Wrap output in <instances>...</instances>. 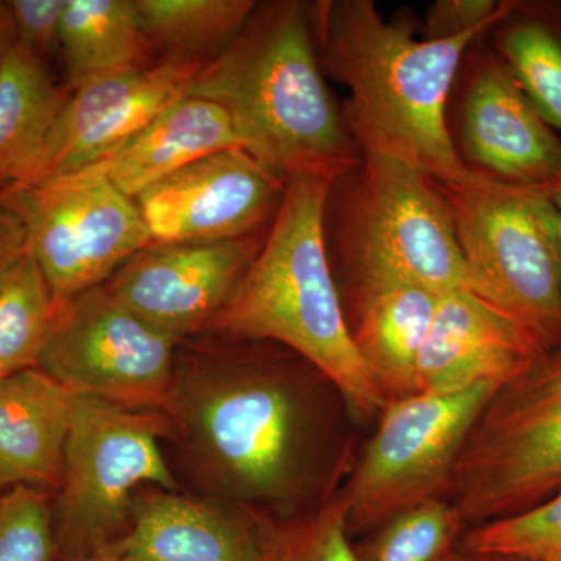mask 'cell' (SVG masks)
Listing matches in <instances>:
<instances>
[{
	"label": "cell",
	"mask_w": 561,
	"mask_h": 561,
	"mask_svg": "<svg viewBox=\"0 0 561 561\" xmlns=\"http://www.w3.org/2000/svg\"><path fill=\"white\" fill-rule=\"evenodd\" d=\"M57 309L24 234L0 254V379L38 367Z\"/></svg>",
	"instance_id": "25"
},
{
	"label": "cell",
	"mask_w": 561,
	"mask_h": 561,
	"mask_svg": "<svg viewBox=\"0 0 561 561\" xmlns=\"http://www.w3.org/2000/svg\"><path fill=\"white\" fill-rule=\"evenodd\" d=\"M68 95L49 66L13 47L0 68V194L31 183Z\"/></svg>",
	"instance_id": "21"
},
{
	"label": "cell",
	"mask_w": 561,
	"mask_h": 561,
	"mask_svg": "<svg viewBox=\"0 0 561 561\" xmlns=\"http://www.w3.org/2000/svg\"><path fill=\"white\" fill-rule=\"evenodd\" d=\"M171 432L165 412L76 397L65 479L54 496L57 560L105 552L127 530L140 485L180 491L161 449Z\"/></svg>",
	"instance_id": "7"
},
{
	"label": "cell",
	"mask_w": 561,
	"mask_h": 561,
	"mask_svg": "<svg viewBox=\"0 0 561 561\" xmlns=\"http://www.w3.org/2000/svg\"><path fill=\"white\" fill-rule=\"evenodd\" d=\"M451 214L468 289L515 320L542 351L561 346V257L551 191L468 171L435 181Z\"/></svg>",
	"instance_id": "5"
},
{
	"label": "cell",
	"mask_w": 561,
	"mask_h": 561,
	"mask_svg": "<svg viewBox=\"0 0 561 561\" xmlns=\"http://www.w3.org/2000/svg\"><path fill=\"white\" fill-rule=\"evenodd\" d=\"M545 353L500 309L461 287L443 291L416 364V393L501 389Z\"/></svg>",
	"instance_id": "16"
},
{
	"label": "cell",
	"mask_w": 561,
	"mask_h": 561,
	"mask_svg": "<svg viewBox=\"0 0 561 561\" xmlns=\"http://www.w3.org/2000/svg\"><path fill=\"white\" fill-rule=\"evenodd\" d=\"M334 181L316 173L287 181L256 257L205 334L284 346L370 416L387 401L354 345L332 276L327 205Z\"/></svg>",
	"instance_id": "4"
},
{
	"label": "cell",
	"mask_w": 561,
	"mask_h": 561,
	"mask_svg": "<svg viewBox=\"0 0 561 561\" xmlns=\"http://www.w3.org/2000/svg\"><path fill=\"white\" fill-rule=\"evenodd\" d=\"M190 98L227 111L242 149L283 180H337L360 161L324 80L311 3H257L230 46L198 69Z\"/></svg>",
	"instance_id": "3"
},
{
	"label": "cell",
	"mask_w": 561,
	"mask_h": 561,
	"mask_svg": "<svg viewBox=\"0 0 561 561\" xmlns=\"http://www.w3.org/2000/svg\"><path fill=\"white\" fill-rule=\"evenodd\" d=\"M179 345L102 284L58 306L38 367L76 397L165 412Z\"/></svg>",
	"instance_id": "11"
},
{
	"label": "cell",
	"mask_w": 561,
	"mask_h": 561,
	"mask_svg": "<svg viewBox=\"0 0 561 561\" xmlns=\"http://www.w3.org/2000/svg\"><path fill=\"white\" fill-rule=\"evenodd\" d=\"M54 494L16 486L0 496V561H55Z\"/></svg>",
	"instance_id": "29"
},
{
	"label": "cell",
	"mask_w": 561,
	"mask_h": 561,
	"mask_svg": "<svg viewBox=\"0 0 561 561\" xmlns=\"http://www.w3.org/2000/svg\"><path fill=\"white\" fill-rule=\"evenodd\" d=\"M249 515L260 546L257 561H360L350 542L342 494L297 516Z\"/></svg>",
	"instance_id": "26"
},
{
	"label": "cell",
	"mask_w": 561,
	"mask_h": 561,
	"mask_svg": "<svg viewBox=\"0 0 561 561\" xmlns=\"http://www.w3.org/2000/svg\"><path fill=\"white\" fill-rule=\"evenodd\" d=\"M256 238L151 242L105 283L116 300L176 343L205 334L256 257Z\"/></svg>",
	"instance_id": "14"
},
{
	"label": "cell",
	"mask_w": 561,
	"mask_h": 561,
	"mask_svg": "<svg viewBox=\"0 0 561 561\" xmlns=\"http://www.w3.org/2000/svg\"><path fill=\"white\" fill-rule=\"evenodd\" d=\"M275 343L202 334L176 346L171 437L213 501L245 513L305 489L309 419Z\"/></svg>",
	"instance_id": "1"
},
{
	"label": "cell",
	"mask_w": 561,
	"mask_h": 561,
	"mask_svg": "<svg viewBox=\"0 0 561 561\" xmlns=\"http://www.w3.org/2000/svg\"><path fill=\"white\" fill-rule=\"evenodd\" d=\"M561 490V346L493 394L454 471V507L470 526L530 511Z\"/></svg>",
	"instance_id": "8"
},
{
	"label": "cell",
	"mask_w": 561,
	"mask_h": 561,
	"mask_svg": "<svg viewBox=\"0 0 561 561\" xmlns=\"http://www.w3.org/2000/svg\"><path fill=\"white\" fill-rule=\"evenodd\" d=\"M136 494L127 530L102 553L119 561H257L249 513L179 491Z\"/></svg>",
	"instance_id": "17"
},
{
	"label": "cell",
	"mask_w": 561,
	"mask_h": 561,
	"mask_svg": "<svg viewBox=\"0 0 561 561\" xmlns=\"http://www.w3.org/2000/svg\"><path fill=\"white\" fill-rule=\"evenodd\" d=\"M463 549L467 556L561 561V490L530 511L471 527Z\"/></svg>",
	"instance_id": "28"
},
{
	"label": "cell",
	"mask_w": 561,
	"mask_h": 561,
	"mask_svg": "<svg viewBox=\"0 0 561 561\" xmlns=\"http://www.w3.org/2000/svg\"><path fill=\"white\" fill-rule=\"evenodd\" d=\"M22 238H24V230H22L20 219L0 198V254L13 243L21 241Z\"/></svg>",
	"instance_id": "32"
},
{
	"label": "cell",
	"mask_w": 561,
	"mask_h": 561,
	"mask_svg": "<svg viewBox=\"0 0 561 561\" xmlns=\"http://www.w3.org/2000/svg\"><path fill=\"white\" fill-rule=\"evenodd\" d=\"M497 390L481 383L387 401L342 494L350 530L381 527L397 513L451 490L460 454Z\"/></svg>",
	"instance_id": "9"
},
{
	"label": "cell",
	"mask_w": 561,
	"mask_h": 561,
	"mask_svg": "<svg viewBox=\"0 0 561 561\" xmlns=\"http://www.w3.org/2000/svg\"><path fill=\"white\" fill-rule=\"evenodd\" d=\"M501 0H437L426 11L423 39L483 35L500 13Z\"/></svg>",
	"instance_id": "31"
},
{
	"label": "cell",
	"mask_w": 561,
	"mask_h": 561,
	"mask_svg": "<svg viewBox=\"0 0 561 561\" xmlns=\"http://www.w3.org/2000/svg\"><path fill=\"white\" fill-rule=\"evenodd\" d=\"M232 147L241 144L227 111L205 99L184 98L92 168L136 198L191 162Z\"/></svg>",
	"instance_id": "20"
},
{
	"label": "cell",
	"mask_w": 561,
	"mask_h": 561,
	"mask_svg": "<svg viewBox=\"0 0 561 561\" xmlns=\"http://www.w3.org/2000/svg\"><path fill=\"white\" fill-rule=\"evenodd\" d=\"M321 69L346 87V127L360 151L415 165L434 181L467 173L448 128L449 98L482 35L431 41L387 22L371 0L311 3Z\"/></svg>",
	"instance_id": "2"
},
{
	"label": "cell",
	"mask_w": 561,
	"mask_h": 561,
	"mask_svg": "<svg viewBox=\"0 0 561 561\" xmlns=\"http://www.w3.org/2000/svg\"><path fill=\"white\" fill-rule=\"evenodd\" d=\"M68 0H10L16 46L49 66L60 51L58 36Z\"/></svg>",
	"instance_id": "30"
},
{
	"label": "cell",
	"mask_w": 561,
	"mask_h": 561,
	"mask_svg": "<svg viewBox=\"0 0 561 561\" xmlns=\"http://www.w3.org/2000/svg\"><path fill=\"white\" fill-rule=\"evenodd\" d=\"M253 0H135L140 32L160 60L203 66L236 39Z\"/></svg>",
	"instance_id": "24"
},
{
	"label": "cell",
	"mask_w": 561,
	"mask_h": 561,
	"mask_svg": "<svg viewBox=\"0 0 561 561\" xmlns=\"http://www.w3.org/2000/svg\"><path fill=\"white\" fill-rule=\"evenodd\" d=\"M287 181L242 147L216 151L135 198L153 242L254 238L272 224Z\"/></svg>",
	"instance_id": "13"
},
{
	"label": "cell",
	"mask_w": 561,
	"mask_h": 561,
	"mask_svg": "<svg viewBox=\"0 0 561 561\" xmlns=\"http://www.w3.org/2000/svg\"><path fill=\"white\" fill-rule=\"evenodd\" d=\"M55 302L108 283L151 239L135 198L99 169L2 192Z\"/></svg>",
	"instance_id": "10"
},
{
	"label": "cell",
	"mask_w": 561,
	"mask_h": 561,
	"mask_svg": "<svg viewBox=\"0 0 561 561\" xmlns=\"http://www.w3.org/2000/svg\"><path fill=\"white\" fill-rule=\"evenodd\" d=\"M438 561H470V560H468V557L465 556V553L457 552L456 549H453V551L445 553V556H443L442 559Z\"/></svg>",
	"instance_id": "37"
},
{
	"label": "cell",
	"mask_w": 561,
	"mask_h": 561,
	"mask_svg": "<svg viewBox=\"0 0 561 561\" xmlns=\"http://www.w3.org/2000/svg\"><path fill=\"white\" fill-rule=\"evenodd\" d=\"M201 68L158 60L70 87L28 184L84 171L105 160L162 111L190 98Z\"/></svg>",
	"instance_id": "15"
},
{
	"label": "cell",
	"mask_w": 561,
	"mask_h": 561,
	"mask_svg": "<svg viewBox=\"0 0 561 561\" xmlns=\"http://www.w3.org/2000/svg\"><path fill=\"white\" fill-rule=\"evenodd\" d=\"M334 239L356 283L405 280L443 294L467 287L448 205L409 162L373 151L332 183Z\"/></svg>",
	"instance_id": "6"
},
{
	"label": "cell",
	"mask_w": 561,
	"mask_h": 561,
	"mask_svg": "<svg viewBox=\"0 0 561 561\" xmlns=\"http://www.w3.org/2000/svg\"><path fill=\"white\" fill-rule=\"evenodd\" d=\"M14 46H16V36H14L10 2L0 0V68Z\"/></svg>",
	"instance_id": "33"
},
{
	"label": "cell",
	"mask_w": 561,
	"mask_h": 561,
	"mask_svg": "<svg viewBox=\"0 0 561 561\" xmlns=\"http://www.w3.org/2000/svg\"><path fill=\"white\" fill-rule=\"evenodd\" d=\"M467 556V553H465ZM470 561H531L526 559H518V557H504V556H467Z\"/></svg>",
	"instance_id": "35"
},
{
	"label": "cell",
	"mask_w": 561,
	"mask_h": 561,
	"mask_svg": "<svg viewBox=\"0 0 561 561\" xmlns=\"http://www.w3.org/2000/svg\"><path fill=\"white\" fill-rule=\"evenodd\" d=\"M57 561H119V560L114 559V557L106 556V553H98V556L79 557V559H66V560H57Z\"/></svg>",
	"instance_id": "36"
},
{
	"label": "cell",
	"mask_w": 561,
	"mask_h": 561,
	"mask_svg": "<svg viewBox=\"0 0 561 561\" xmlns=\"http://www.w3.org/2000/svg\"><path fill=\"white\" fill-rule=\"evenodd\" d=\"M58 46L69 88L149 62L135 0H68Z\"/></svg>",
	"instance_id": "23"
},
{
	"label": "cell",
	"mask_w": 561,
	"mask_h": 561,
	"mask_svg": "<svg viewBox=\"0 0 561 561\" xmlns=\"http://www.w3.org/2000/svg\"><path fill=\"white\" fill-rule=\"evenodd\" d=\"M553 206H556L557 213V232H559V245H560V257H561V180L557 183V186L551 191Z\"/></svg>",
	"instance_id": "34"
},
{
	"label": "cell",
	"mask_w": 561,
	"mask_h": 561,
	"mask_svg": "<svg viewBox=\"0 0 561 561\" xmlns=\"http://www.w3.org/2000/svg\"><path fill=\"white\" fill-rule=\"evenodd\" d=\"M463 526L453 502L435 497L391 516L357 553L360 561H438L453 551Z\"/></svg>",
	"instance_id": "27"
},
{
	"label": "cell",
	"mask_w": 561,
	"mask_h": 561,
	"mask_svg": "<svg viewBox=\"0 0 561 561\" xmlns=\"http://www.w3.org/2000/svg\"><path fill=\"white\" fill-rule=\"evenodd\" d=\"M353 334L386 401L416 393V364L442 294L405 280L356 283Z\"/></svg>",
	"instance_id": "19"
},
{
	"label": "cell",
	"mask_w": 561,
	"mask_h": 561,
	"mask_svg": "<svg viewBox=\"0 0 561 561\" xmlns=\"http://www.w3.org/2000/svg\"><path fill=\"white\" fill-rule=\"evenodd\" d=\"M454 149L467 171L552 191L561 180V135L535 108L481 38L468 49L448 105Z\"/></svg>",
	"instance_id": "12"
},
{
	"label": "cell",
	"mask_w": 561,
	"mask_h": 561,
	"mask_svg": "<svg viewBox=\"0 0 561 561\" xmlns=\"http://www.w3.org/2000/svg\"><path fill=\"white\" fill-rule=\"evenodd\" d=\"M76 394L39 367L0 379V490L57 494Z\"/></svg>",
	"instance_id": "18"
},
{
	"label": "cell",
	"mask_w": 561,
	"mask_h": 561,
	"mask_svg": "<svg viewBox=\"0 0 561 561\" xmlns=\"http://www.w3.org/2000/svg\"><path fill=\"white\" fill-rule=\"evenodd\" d=\"M483 41L561 135V0H501Z\"/></svg>",
	"instance_id": "22"
}]
</instances>
